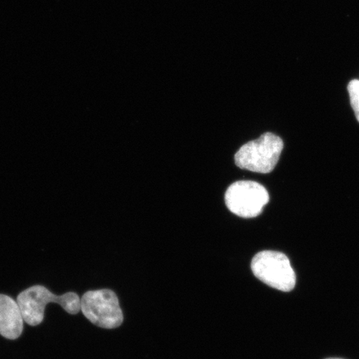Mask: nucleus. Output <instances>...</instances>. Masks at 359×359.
<instances>
[{"label": "nucleus", "mask_w": 359, "mask_h": 359, "mask_svg": "<svg viewBox=\"0 0 359 359\" xmlns=\"http://www.w3.org/2000/svg\"><path fill=\"white\" fill-rule=\"evenodd\" d=\"M80 299L74 292L56 295L46 287L35 285L22 291L18 295L17 302L26 324L38 326L43 321L45 307L48 304H58L67 313L74 316L81 311Z\"/></svg>", "instance_id": "1"}, {"label": "nucleus", "mask_w": 359, "mask_h": 359, "mask_svg": "<svg viewBox=\"0 0 359 359\" xmlns=\"http://www.w3.org/2000/svg\"><path fill=\"white\" fill-rule=\"evenodd\" d=\"M284 148V142L271 133H264L257 140L242 146L235 155L238 168L266 174L275 169Z\"/></svg>", "instance_id": "2"}, {"label": "nucleus", "mask_w": 359, "mask_h": 359, "mask_svg": "<svg viewBox=\"0 0 359 359\" xmlns=\"http://www.w3.org/2000/svg\"><path fill=\"white\" fill-rule=\"evenodd\" d=\"M251 269L257 279L271 288L283 292L294 288L295 273L285 254L273 250L262 251L255 255Z\"/></svg>", "instance_id": "3"}, {"label": "nucleus", "mask_w": 359, "mask_h": 359, "mask_svg": "<svg viewBox=\"0 0 359 359\" xmlns=\"http://www.w3.org/2000/svg\"><path fill=\"white\" fill-rule=\"evenodd\" d=\"M80 306L83 316L102 329H116L123 324V313L114 291L107 289L88 291L81 298Z\"/></svg>", "instance_id": "4"}, {"label": "nucleus", "mask_w": 359, "mask_h": 359, "mask_svg": "<svg viewBox=\"0 0 359 359\" xmlns=\"http://www.w3.org/2000/svg\"><path fill=\"white\" fill-rule=\"evenodd\" d=\"M224 201L233 214L242 218H254L262 214L269 201V196L262 184L239 181L229 187Z\"/></svg>", "instance_id": "5"}, {"label": "nucleus", "mask_w": 359, "mask_h": 359, "mask_svg": "<svg viewBox=\"0 0 359 359\" xmlns=\"http://www.w3.org/2000/svg\"><path fill=\"white\" fill-rule=\"evenodd\" d=\"M22 330L24 318L17 300L0 294V335L7 339H17Z\"/></svg>", "instance_id": "6"}, {"label": "nucleus", "mask_w": 359, "mask_h": 359, "mask_svg": "<svg viewBox=\"0 0 359 359\" xmlns=\"http://www.w3.org/2000/svg\"><path fill=\"white\" fill-rule=\"evenodd\" d=\"M350 102L359 123V80H352L348 85Z\"/></svg>", "instance_id": "7"}, {"label": "nucleus", "mask_w": 359, "mask_h": 359, "mask_svg": "<svg viewBox=\"0 0 359 359\" xmlns=\"http://www.w3.org/2000/svg\"><path fill=\"white\" fill-rule=\"evenodd\" d=\"M326 359H343V358H326Z\"/></svg>", "instance_id": "8"}]
</instances>
